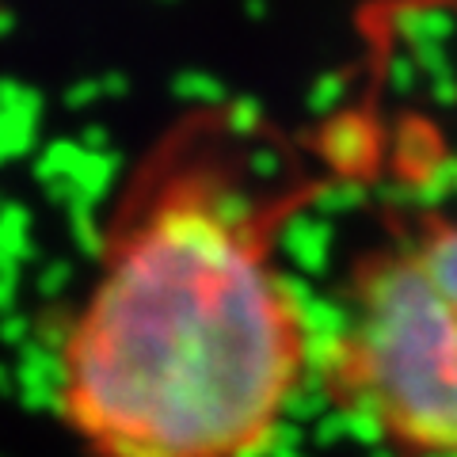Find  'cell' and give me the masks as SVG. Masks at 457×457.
Returning a JSON list of instances; mask_svg holds the SVG:
<instances>
[{
    "label": "cell",
    "mask_w": 457,
    "mask_h": 457,
    "mask_svg": "<svg viewBox=\"0 0 457 457\" xmlns=\"http://www.w3.org/2000/svg\"><path fill=\"white\" fill-rule=\"evenodd\" d=\"M27 114H12V111H0V161L16 156L23 149V137H27ZM35 126V122H31Z\"/></svg>",
    "instance_id": "3"
},
{
    "label": "cell",
    "mask_w": 457,
    "mask_h": 457,
    "mask_svg": "<svg viewBox=\"0 0 457 457\" xmlns=\"http://www.w3.org/2000/svg\"><path fill=\"white\" fill-rule=\"evenodd\" d=\"M252 104L198 107L126 183L99 275L57 343L54 396L92 457H255L305 378L312 332L275 248L332 183L270 191Z\"/></svg>",
    "instance_id": "1"
},
{
    "label": "cell",
    "mask_w": 457,
    "mask_h": 457,
    "mask_svg": "<svg viewBox=\"0 0 457 457\" xmlns=\"http://www.w3.org/2000/svg\"><path fill=\"white\" fill-rule=\"evenodd\" d=\"M324 393L400 457H457V221L427 218L354 267Z\"/></svg>",
    "instance_id": "2"
}]
</instances>
